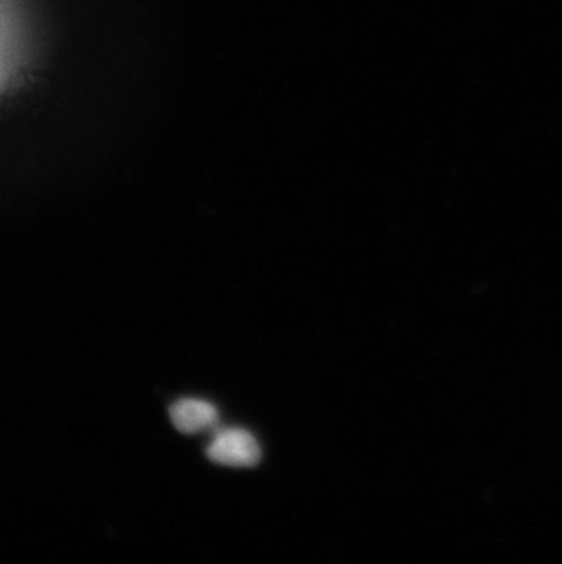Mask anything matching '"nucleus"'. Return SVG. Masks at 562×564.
<instances>
[{
    "label": "nucleus",
    "instance_id": "obj_1",
    "mask_svg": "<svg viewBox=\"0 0 562 564\" xmlns=\"http://www.w3.org/2000/svg\"><path fill=\"white\" fill-rule=\"evenodd\" d=\"M207 457L230 468H252L260 463V444L245 430H224L208 444Z\"/></svg>",
    "mask_w": 562,
    "mask_h": 564
},
{
    "label": "nucleus",
    "instance_id": "obj_2",
    "mask_svg": "<svg viewBox=\"0 0 562 564\" xmlns=\"http://www.w3.org/2000/svg\"><path fill=\"white\" fill-rule=\"evenodd\" d=\"M170 421L177 432L196 435L213 430L218 424L219 415L218 410L205 400L183 399L172 405Z\"/></svg>",
    "mask_w": 562,
    "mask_h": 564
}]
</instances>
